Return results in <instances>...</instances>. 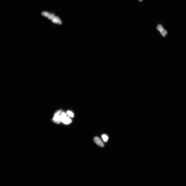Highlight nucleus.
Wrapping results in <instances>:
<instances>
[{"label": "nucleus", "mask_w": 186, "mask_h": 186, "mask_svg": "<svg viewBox=\"0 0 186 186\" xmlns=\"http://www.w3.org/2000/svg\"><path fill=\"white\" fill-rule=\"evenodd\" d=\"M61 121L63 123L65 124H70L72 122L71 119L67 116L66 114L64 112L62 113L61 114Z\"/></svg>", "instance_id": "f257e3e1"}, {"label": "nucleus", "mask_w": 186, "mask_h": 186, "mask_svg": "<svg viewBox=\"0 0 186 186\" xmlns=\"http://www.w3.org/2000/svg\"><path fill=\"white\" fill-rule=\"evenodd\" d=\"M62 112V110H59L57 111L54 114L52 120L55 123L59 124L61 122V115Z\"/></svg>", "instance_id": "f03ea898"}, {"label": "nucleus", "mask_w": 186, "mask_h": 186, "mask_svg": "<svg viewBox=\"0 0 186 186\" xmlns=\"http://www.w3.org/2000/svg\"><path fill=\"white\" fill-rule=\"evenodd\" d=\"M157 28L163 37H165L167 35V32L164 28L162 25L158 24Z\"/></svg>", "instance_id": "7ed1b4c3"}, {"label": "nucleus", "mask_w": 186, "mask_h": 186, "mask_svg": "<svg viewBox=\"0 0 186 186\" xmlns=\"http://www.w3.org/2000/svg\"><path fill=\"white\" fill-rule=\"evenodd\" d=\"M42 14L43 16L47 17L49 20H52L55 16L54 14H51L46 12H43L42 13Z\"/></svg>", "instance_id": "20e7f679"}, {"label": "nucleus", "mask_w": 186, "mask_h": 186, "mask_svg": "<svg viewBox=\"0 0 186 186\" xmlns=\"http://www.w3.org/2000/svg\"><path fill=\"white\" fill-rule=\"evenodd\" d=\"M93 140L95 143L99 146L101 147H104V144L101 139L99 137H95L94 138Z\"/></svg>", "instance_id": "39448f33"}, {"label": "nucleus", "mask_w": 186, "mask_h": 186, "mask_svg": "<svg viewBox=\"0 0 186 186\" xmlns=\"http://www.w3.org/2000/svg\"><path fill=\"white\" fill-rule=\"evenodd\" d=\"M51 21H52L54 23L59 24H62V22L60 19L57 16H55L51 20Z\"/></svg>", "instance_id": "423d86ee"}, {"label": "nucleus", "mask_w": 186, "mask_h": 186, "mask_svg": "<svg viewBox=\"0 0 186 186\" xmlns=\"http://www.w3.org/2000/svg\"><path fill=\"white\" fill-rule=\"evenodd\" d=\"M102 138L104 142H107L108 139V137L106 135H103L102 136Z\"/></svg>", "instance_id": "0eeeda50"}, {"label": "nucleus", "mask_w": 186, "mask_h": 186, "mask_svg": "<svg viewBox=\"0 0 186 186\" xmlns=\"http://www.w3.org/2000/svg\"><path fill=\"white\" fill-rule=\"evenodd\" d=\"M67 113L69 116L72 117H74V114L71 111H67Z\"/></svg>", "instance_id": "6e6552de"}, {"label": "nucleus", "mask_w": 186, "mask_h": 186, "mask_svg": "<svg viewBox=\"0 0 186 186\" xmlns=\"http://www.w3.org/2000/svg\"><path fill=\"white\" fill-rule=\"evenodd\" d=\"M139 0L140 2H142L143 1V0Z\"/></svg>", "instance_id": "1a4fd4ad"}]
</instances>
